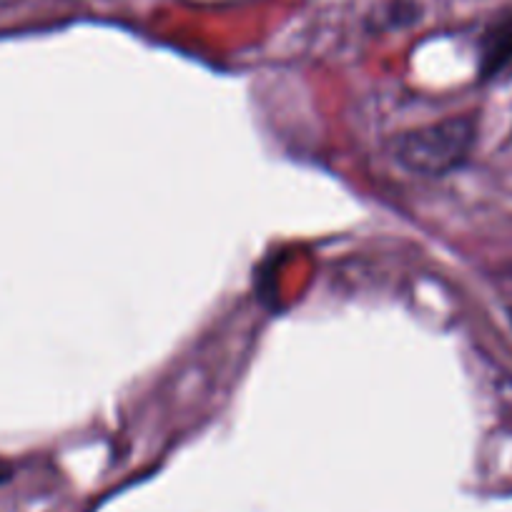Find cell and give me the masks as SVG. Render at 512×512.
Here are the masks:
<instances>
[{"instance_id": "1", "label": "cell", "mask_w": 512, "mask_h": 512, "mask_svg": "<svg viewBox=\"0 0 512 512\" xmlns=\"http://www.w3.org/2000/svg\"><path fill=\"white\" fill-rule=\"evenodd\" d=\"M475 141V116H455L400 134L392 144V154L412 174L445 176L470 159Z\"/></svg>"}, {"instance_id": "2", "label": "cell", "mask_w": 512, "mask_h": 512, "mask_svg": "<svg viewBox=\"0 0 512 512\" xmlns=\"http://www.w3.org/2000/svg\"><path fill=\"white\" fill-rule=\"evenodd\" d=\"M512 63V11L485 28L480 38V78H495Z\"/></svg>"}]
</instances>
